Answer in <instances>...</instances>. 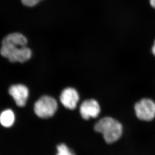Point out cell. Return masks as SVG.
Listing matches in <instances>:
<instances>
[{
    "instance_id": "obj_5",
    "label": "cell",
    "mask_w": 155,
    "mask_h": 155,
    "mask_svg": "<svg viewBox=\"0 0 155 155\" xmlns=\"http://www.w3.org/2000/svg\"><path fill=\"white\" fill-rule=\"evenodd\" d=\"M79 111L83 119L86 120L97 117L101 113V107L97 100H86L81 104Z\"/></svg>"
},
{
    "instance_id": "obj_12",
    "label": "cell",
    "mask_w": 155,
    "mask_h": 155,
    "mask_svg": "<svg viewBox=\"0 0 155 155\" xmlns=\"http://www.w3.org/2000/svg\"><path fill=\"white\" fill-rule=\"evenodd\" d=\"M152 52L153 54L155 56V40H154L153 45L152 47Z\"/></svg>"
},
{
    "instance_id": "obj_13",
    "label": "cell",
    "mask_w": 155,
    "mask_h": 155,
    "mask_svg": "<svg viewBox=\"0 0 155 155\" xmlns=\"http://www.w3.org/2000/svg\"><path fill=\"white\" fill-rule=\"evenodd\" d=\"M40 1H41V0H40Z\"/></svg>"
},
{
    "instance_id": "obj_3",
    "label": "cell",
    "mask_w": 155,
    "mask_h": 155,
    "mask_svg": "<svg viewBox=\"0 0 155 155\" xmlns=\"http://www.w3.org/2000/svg\"><path fill=\"white\" fill-rule=\"evenodd\" d=\"M58 104L55 98L49 95L41 97L35 103L34 111L37 116L42 119L52 117L57 111Z\"/></svg>"
},
{
    "instance_id": "obj_9",
    "label": "cell",
    "mask_w": 155,
    "mask_h": 155,
    "mask_svg": "<svg viewBox=\"0 0 155 155\" xmlns=\"http://www.w3.org/2000/svg\"><path fill=\"white\" fill-rule=\"evenodd\" d=\"M57 150L56 155H75L73 151L64 143L59 145L57 146Z\"/></svg>"
},
{
    "instance_id": "obj_1",
    "label": "cell",
    "mask_w": 155,
    "mask_h": 155,
    "mask_svg": "<svg viewBox=\"0 0 155 155\" xmlns=\"http://www.w3.org/2000/svg\"><path fill=\"white\" fill-rule=\"evenodd\" d=\"M26 37L20 33H12L5 37L2 42L0 53L11 62L23 63L32 57L31 49L27 47Z\"/></svg>"
},
{
    "instance_id": "obj_4",
    "label": "cell",
    "mask_w": 155,
    "mask_h": 155,
    "mask_svg": "<svg viewBox=\"0 0 155 155\" xmlns=\"http://www.w3.org/2000/svg\"><path fill=\"white\" fill-rule=\"evenodd\" d=\"M135 114L139 120L149 121L155 117V102L150 98H143L135 104Z\"/></svg>"
},
{
    "instance_id": "obj_7",
    "label": "cell",
    "mask_w": 155,
    "mask_h": 155,
    "mask_svg": "<svg viewBox=\"0 0 155 155\" xmlns=\"http://www.w3.org/2000/svg\"><path fill=\"white\" fill-rule=\"evenodd\" d=\"M60 100L65 107L69 110H74L79 102V94L74 88L67 87L63 89L61 93Z\"/></svg>"
},
{
    "instance_id": "obj_11",
    "label": "cell",
    "mask_w": 155,
    "mask_h": 155,
    "mask_svg": "<svg viewBox=\"0 0 155 155\" xmlns=\"http://www.w3.org/2000/svg\"><path fill=\"white\" fill-rule=\"evenodd\" d=\"M149 3L150 6L155 9V0H149Z\"/></svg>"
},
{
    "instance_id": "obj_10",
    "label": "cell",
    "mask_w": 155,
    "mask_h": 155,
    "mask_svg": "<svg viewBox=\"0 0 155 155\" xmlns=\"http://www.w3.org/2000/svg\"><path fill=\"white\" fill-rule=\"evenodd\" d=\"M40 0H21L22 4L28 7H33L38 4Z\"/></svg>"
},
{
    "instance_id": "obj_2",
    "label": "cell",
    "mask_w": 155,
    "mask_h": 155,
    "mask_svg": "<svg viewBox=\"0 0 155 155\" xmlns=\"http://www.w3.org/2000/svg\"><path fill=\"white\" fill-rule=\"evenodd\" d=\"M95 132L101 134L107 143H114L121 138L123 127L121 123L110 117H105L95 123Z\"/></svg>"
},
{
    "instance_id": "obj_6",
    "label": "cell",
    "mask_w": 155,
    "mask_h": 155,
    "mask_svg": "<svg viewBox=\"0 0 155 155\" xmlns=\"http://www.w3.org/2000/svg\"><path fill=\"white\" fill-rule=\"evenodd\" d=\"M9 93L18 106L23 107L26 104L29 93L26 86L22 84L12 85L9 88Z\"/></svg>"
},
{
    "instance_id": "obj_8",
    "label": "cell",
    "mask_w": 155,
    "mask_h": 155,
    "mask_svg": "<svg viewBox=\"0 0 155 155\" xmlns=\"http://www.w3.org/2000/svg\"><path fill=\"white\" fill-rule=\"evenodd\" d=\"M15 120V114L13 111L10 109L5 110L0 114V123L5 127H12Z\"/></svg>"
}]
</instances>
